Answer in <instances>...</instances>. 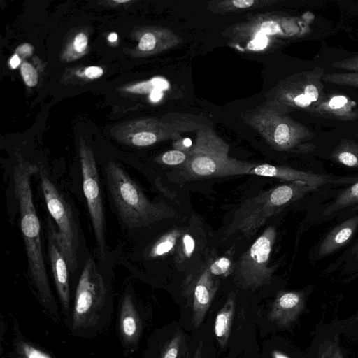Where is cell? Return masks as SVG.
<instances>
[{"mask_svg": "<svg viewBox=\"0 0 358 358\" xmlns=\"http://www.w3.org/2000/svg\"><path fill=\"white\" fill-rule=\"evenodd\" d=\"M144 329V320L131 291L122 294L118 308L117 332L123 352L129 355L137 350Z\"/></svg>", "mask_w": 358, "mask_h": 358, "instance_id": "obj_12", "label": "cell"}, {"mask_svg": "<svg viewBox=\"0 0 358 358\" xmlns=\"http://www.w3.org/2000/svg\"><path fill=\"white\" fill-rule=\"evenodd\" d=\"M157 141V135L149 131L138 132L134 135L131 139L132 143L137 146H148L154 144Z\"/></svg>", "mask_w": 358, "mask_h": 358, "instance_id": "obj_30", "label": "cell"}, {"mask_svg": "<svg viewBox=\"0 0 358 358\" xmlns=\"http://www.w3.org/2000/svg\"><path fill=\"white\" fill-rule=\"evenodd\" d=\"M202 349H203V343L200 342V343L199 344V345L197 346V348L194 352L193 358H203Z\"/></svg>", "mask_w": 358, "mask_h": 358, "instance_id": "obj_40", "label": "cell"}, {"mask_svg": "<svg viewBox=\"0 0 358 358\" xmlns=\"http://www.w3.org/2000/svg\"><path fill=\"white\" fill-rule=\"evenodd\" d=\"M202 234L199 222L192 221L187 227L183 228L174 253V261L178 268H182L199 252L200 243L204 240Z\"/></svg>", "mask_w": 358, "mask_h": 358, "instance_id": "obj_16", "label": "cell"}, {"mask_svg": "<svg viewBox=\"0 0 358 358\" xmlns=\"http://www.w3.org/2000/svg\"><path fill=\"white\" fill-rule=\"evenodd\" d=\"M113 296L92 259L89 258L79 277L66 326L71 335L93 338L105 333L113 315Z\"/></svg>", "mask_w": 358, "mask_h": 358, "instance_id": "obj_2", "label": "cell"}, {"mask_svg": "<svg viewBox=\"0 0 358 358\" xmlns=\"http://www.w3.org/2000/svg\"><path fill=\"white\" fill-rule=\"evenodd\" d=\"M218 287L219 280L210 273L206 262L199 270L194 283L192 324L194 328L202 323Z\"/></svg>", "mask_w": 358, "mask_h": 358, "instance_id": "obj_13", "label": "cell"}, {"mask_svg": "<svg viewBox=\"0 0 358 358\" xmlns=\"http://www.w3.org/2000/svg\"><path fill=\"white\" fill-rule=\"evenodd\" d=\"M276 236L275 227H267L241 255L235 266V278L243 288L255 289L271 282L277 268L268 266Z\"/></svg>", "mask_w": 358, "mask_h": 358, "instance_id": "obj_7", "label": "cell"}, {"mask_svg": "<svg viewBox=\"0 0 358 358\" xmlns=\"http://www.w3.org/2000/svg\"><path fill=\"white\" fill-rule=\"evenodd\" d=\"M21 74L24 83L29 87H34L38 82V74L35 68L28 62H24L21 66Z\"/></svg>", "mask_w": 358, "mask_h": 358, "instance_id": "obj_29", "label": "cell"}, {"mask_svg": "<svg viewBox=\"0 0 358 358\" xmlns=\"http://www.w3.org/2000/svg\"><path fill=\"white\" fill-rule=\"evenodd\" d=\"M358 228V215L334 227L321 241L317 251L320 257H326L347 243Z\"/></svg>", "mask_w": 358, "mask_h": 358, "instance_id": "obj_17", "label": "cell"}, {"mask_svg": "<svg viewBox=\"0 0 358 358\" xmlns=\"http://www.w3.org/2000/svg\"><path fill=\"white\" fill-rule=\"evenodd\" d=\"M189 154L178 150H169L163 153L159 157V162L167 166H183L187 161Z\"/></svg>", "mask_w": 358, "mask_h": 358, "instance_id": "obj_27", "label": "cell"}, {"mask_svg": "<svg viewBox=\"0 0 358 358\" xmlns=\"http://www.w3.org/2000/svg\"><path fill=\"white\" fill-rule=\"evenodd\" d=\"M301 296L296 292H280L274 300L268 319L279 324H287L293 315V311L298 308Z\"/></svg>", "mask_w": 358, "mask_h": 358, "instance_id": "obj_18", "label": "cell"}, {"mask_svg": "<svg viewBox=\"0 0 358 358\" xmlns=\"http://www.w3.org/2000/svg\"><path fill=\"white\" fill-rule=\"evenodd\" d=\"M83 187L86 199L96 245L103 259L107 250L105 217L98 170L91 150L82 145L80 149Z\"/></svg>", "mask_w": 358, "mask_h": 358, "instance_id": "obj_10", "label": "cell"}, {"mask_svg": "<svg viewBox=\"0 0 358 358\" xmlns=\"http://www.w3.org/2000/svg\"><path fill=\"white\" fill-rule=\"evenodd\" d=\"M329 158L335 163L358 168V143L352 139H342L333 150Z\"/></svg>", "mask_w": 358, "mask_h": 358, "instance_id": "obj_22", "label": "cell"}, {"mask_svg": "<svg viewBox=\"0 0 358 358\" xmlns=\"http://www.w3.org/2000/svg\"><path fill=\"white\" fill-rule=\"evenodd\" d=\"M235 304L236 295L234 292H231L215 317L214 332L222 348L227 344L229 340L235 312Z\"/></svg>", "mask_w": 358, "mask_h": 358, "instance_id": "obj_19", "label": "cell"}, {"mask_svg": "<svg viewBox=\"0 0 358 358\" xmlns=\"http://www.w3.org/2000/svg\"><path fill=\"white\" fill-rule=\"evenodd\" d=\"M48 250L64 320L67 326L71 315L72 302L69 280V266L60 245L57 227L47 220Z\"/></svg>", "mask_w": 358, "mask_h": 358, "instance_id": "obj_11", "label": "cell"}, {"mask_svg": "<svg viewBox=\"0 0 358 358\" xmlns=\"http://www.w3.org/2000/svg\"><path fill=\"white\" fill-rule=\"evenodd\" d=\"M129 0H122V1L115 0V1H114V2L118 3H127V2H129Z\"/></svg>", "mask_w": 358, "mask_h": 358, "instance_id": "obj_44", "label": "cell"}, {"mask_svg": "<svg viewBox=\"0 0 358 358\" xmlns=\"http://www.w3.org/2000/svg\"><path fill=\"white\" fill-rule=\"evenodd\" d=\"M324 74V69L316 66L287 79L280 90V111L299 108L315 115L327 94L322 83Z\"/></svg>", "mask_w": 358, "mask_h": 358, "instance_id": "obj_9", "label": "cell"}, {"mask_svg": "<svg viewBox=\"0 0 358 358\" xmlns=\"http://www.w3.org/2000/svg\"><path fill=\"white\" fill-rule=\"evenodd\" d=\"M182 230L176 227L162 234L150 247L148 257L158 258L175 253Z\"/></svg>", "mask_w": 358, "mask_h": 358, "instance_id": "obj_21", "label": "cell"}, {"mask_svg": "<svg viewBox=\"0 0 358 358\" xmlns=\"http://www.w3.org/2000/svg\"><path fill=\"white\" fill-rule=\"evenodd\" d=\"M316 189L304 182L294 181L260 192L239 206L224 238H228L236 233L246 238L252 236L268 218Z\"/></svg>", "mask_w": 358, "mask_h": 358, "instance_id": "obj_3", "label": "cell"}, {"mask_svg": "<svg viewBox=\"0 0 358 358\" xmlns=\"http://www.w3.org/2000/svg\"><path fill=\"white\" fill-rule=\"evenodd\" d=\"M162 97V92L159 90H153L150 95V99L152 101H159Z\"/></svg>", "mask_w": 358, "mask_h": 358, "instance_id": "obj_38", "label": "cell"}, {"mask_svg": "<svg viewBox=\"0 0 358 358\" xmlns=\"http://www.w3.org/2000/svg\"><path fill=\"white\" fill-rule=\"evenodd\" d=\"M358 203V181L342 190L334 201L324 211V215H331L345 208Z\"/></svg>", "mask_w": 358, "mask_h": 358, "instance_id": "obj_23", "label": "cell"}, {"mask_svg": "<svg viewBox=\"0 0 358 358\" xmlns=\"http://www.w3.org/2000/svg\"><path fill=\"white\" fill-rule=\"evenodd\" d=\"M117 39V35L115 33H111L108 36V41L110 42H115Z\"/></svg>", "mask_w": 358, "mask_h": 358, "instance_id": "obj_42", "label": "cell"}, {"mask_svg": "<svg viewBox=\"0 0 358 358\" xmlns=\"http://www.w3.org/2000/svg\"><path fill=\"white\" fill-rule=\"evenodd\" d=\"M87 37L83 33L77 34L73 43L76 50L79 52L84 51L87 45Z\"/></svg>", "mask_w": 358, "mask_h": 358, "instance_id": "obj_34", "label": "cell"}, {"mask_svg": "<svg viewBox=\"0 0 358 358\" xmlns=\"http://www.w3.org/2000/svg\"><path fill=\"white\" fill-rule=\"evenodd\" d=\"M206 262L210 273L214 277H227L235 270L232 254L229 251L219 257H215L211 254Z\"/></svg>", "mask_w": 358, "mask_h": 358, "instance_id": "obj_24", "label": "cell"}, {"mask_svg": "<svg viewBox=\"0 0 358 358\" xmlns=\"http://www.w3.org/2000/svg\"><path fill=\"white\" fill-rule=\"evenodd\" d=\"M231 6L237 9H245L253 6L256 3L254 0H234L229 1Z\"/></svg>", "mask_w": 358, "mask_h": 358, "instance_id": "obj_35", "label": "cell"}, {"mask_svg": "<svg viewBox=\"0 0 358 358\" xmlns=\"http://www.w3.org/2000/svg\"><path fill=\"white\" fill-rule=\"evenodd\" d=\"M352 255L358 259V242H357L352 248Z\"/></svg>", "mask_w": 358, "mask_h": 358, "instance_id": "obj_41", "label": "cell"}, {"mask_svg": "<svg viewBox=\"0 0 358 358\" xmlns=\"http://www.w3.org/2000/svg\"><path fill=\"white\" fill-rule=\"evenodd\" d=\"M315 116L324 118L351 121L358 119L356 103L348 96L327 93L324 101L317 109Z\"/></svg>", "mask_w": 358, "mask_h": 358, "instance_id": "obj_15", "label": "cell"}, {"mask_svg": "<svg viewBox=\"0 0 358 358\" xmlns=\"http://www.w3.org/2000/svg\"><path fill=\"white\" fill-rule=\"evenodd\" d=\"M166 87V83L165 80L155 78L150 80L139 83L131 85L126 88L125 90L133 93H150L155 90H162Z\"/></svg>", "mask_w": 358, "mask_h": 358, "instance_id": "obj_26", "label": "cell"}, {"mask_svg": "<svg viewBox=\"0 0 358 358\" xmlns=\"http://www.w3.org/2000/svg\"><path fill=\"white\" fill-rule=\"evenodd\" d=\"M156 45V37L150 32L145 33L141 37L138 48L142 51H150L152 50Z\"/></svg>", "mask_w": 358, "mask_h": 358, "instance_id": "obj_32", "label": "cell"}, {"mask_svg": "<svg viewBox=\"0 0 358 358\" xmlns=\"http://www.w3.org/2000/svg\"><path fill=\"white\" fill-rule=\"evenodd\" d=\"M356 136L358 137V134H357Z\"/></svg>", "mask_w": 358, "mask_h": 358, "instance_id": "obj_45", "label": "cell"}, {"mask_svg": "<svg viewBox=\"0 0 358 358\" xmlns=\"http://www.w3.org/2000/svg\"><path fill=\"white\" fill-rule=\"evenodd\" d=\"M278 110L263 112L253 118L252 124L268 143L279 151L309 152L315 149L311 142L315 134Z\"/></svg>", "mask_w": 358, "mask_h": 358, "instance_id": "obj_6", "label": "cell"}, {"mask_svg": "<svg viewBox=\"0 0 358 358\" xmlns=\"http://www.w3.org/2000/svg\"><path fill=\"white\" fill-rule=\"evenodd\" d=\"M17 52L22 57H29L33 52V47L29 43H24L17 48Z\"/></svg>", "mask_w": 358, "mask_h": 358, "instance_id": "obj_37", "label": "cell"}, {"mask_svg": "<svg viewBox=\"0 0 358 358\" xmlns=\"http://www.w3.org/2000/svg\"><path fill=\"white\" fill-rule=\"evenodd\" d=\"M85 76L89 78H97L102 76L103 69L99 66H92L87 67L85 71Z\"/></svg>", "mask_w": 358, "mask_h": 358, "instance_id": "obj_36", "label": "cell"}, {"mask_svg": "<svg viewBox=\"0 0 358 358\" xmlns=\"http://www.w3.org/2000/svg\"><path fill=\"white\" fill-rule=\"evenodd\" d=\"M260 32L264 34H277L280 32V27L276 22L267 20L261 24Z\"/></svg>", "mask_w": 358, "mask_h": 358, "instance_id": "obj_33", "label": "cell"}, {"mask_svg": "<svg viewBox=\"0 0 358 358\" xmlns=\"http://www.w3.org/2000/svg\"><path fill=\"white\" fill-rule=\"evenodd\" d=\"M35 169L20 164L13 173V184L20 213V227L26 248L28 271L35 294L45 311L55 322L60 319L58 305L49 283L41 241V226L33 200L31 177Z\"/></svg>", "mask_w": 358, "mask_h": 358, "instance_id": "obj_1", "label": "cell"}, {"mask_svg": "<svg viewBox=\"0 0 358 358\" xmlns=\"http://www.w3.org/2000/svg\"><path fill=\"white\" fill-rule=\"evenodd\" d=\"M182 341L181 333H176L164 345L159 358H178Z\"/></svg>", "mask_w": 358, "mask_h": 358, "instance_id": "obj_28", "label": "cell"}, {"mask_svg": "<svg viewBox=\"0 0 358 358\" xmlns=\"http://www.w3.org/2000/svg\"><path fill=\"white\" fill-rule=\"evenodd\" d=\"M322 80L337 85L358 87V72L324 73Z\"/></svg>", "mask_w": 358, "mask_h": 358, "instance_id": "obj_25", "label": "cell"}, {"mask_svg": "<svg viewBox=\"0 0 358 358\" xmlns=\"http://www.w3.org/2000/svg\"><path fill=\"white\" fill-rule=\"evenodd\" d=\"M249 174L275 178L286 182L302 181L315 188L334 182L332 177L328 175L312 173L289 166L269 164L255 165Z\"/></svg>", "mask_w": 358, "mask_h": 358, "instance_id": "obj_14", "label": "cell"}, {"mask_svg": "<svg viewBox=\"0 0 358 358\" xmlns=\"http://www.w3.org/2000/svg\"><path fill=\"white\" fill-rule=\"evenodd\" d=\"M41 187L50 216L56 223L57 236L69 272L77 268L78 230L69 206L46 173H40Z\"/></svg>", "mask_w": 358, "mask_h": 358, "instance_id": "obj_8", "label": "cell"}, {"mask_svg": "<svg viewBox=\"0 0 358 358\" xmlns=\"http://www.w3.org/2000/svg\"><path fill=\"white\" fill-rule=\"evenodd\" d=\"M13 352L12 358H56L40 346L27 340L20 331L17 322H14Z\"/></svg>", "mask_w": 358, "mask_h": 358, "instance_id": "obj_20", "label": "cell"}, {"mask_svg": "<svg viewBox=\"0 0 358 358\" xmlns=\"http://www.w3.org/2000/svg\"><path fill=\"white\" fill-rule=\"evenodd\" d=\"M106 178L118 214L129 227L148 226L176 217V213L166 205L151 202L137 183L117 164H108Z\"/></svg>", "mask_w": 358, "mask_h": 358, "instance_id": "obj_4", "label": "cell"}, {"mask_svg": "<svg viewBox=\"0 0 358 358\" xmlns=\"http://www.w3.org/2000/svg\"><path fill=\"white\" fill-rule=\"evenodd\" d=\"M331 66L352 72H358V55L334 62L331 64Z\"/></svg>", "mask_w": 358, "mask_h": 358, "instance_id": "obj_31", "label": "cell"}, {"mask_svg": "<svg viewBox=\"0 0 358 358\" xmlns=\"http://www.w3.org/2000/svg\"><path fill=\"white\" fill-rule=\"evenodd\" d=\"M274 358H288V357L285 356L284 355L280 354V353L275 352L274 354Z\"/></svg>", "mask_w": 358, "mask_h": 358, "instance_id": "obj_43", "label": "cell"}, {"mask_svg": "<svg viewBox=\"0 0 358 358\" xmlns=\"http://www.w3.org/2000/svg\"><path fill=\"white\" fill-rule=\"evenodd\" d=\"M10 66L13 69L17 68L20 64V59L18 55H14L10 60Z\"/></svg>", "mask_w": 358, "mask_h": 358, "instance_id": "obj_39", "label": "cell"}, {"mask_svg": "<svg viewBox=\"0 0 358 358\" xmlns=\"http://www.w3.org/2000/svg\"><path fill=\"white\" fill-rule=\"evenodd\" d=\"M229 146L220 139L200 136L180 166V176L186 181L249 174L255 164L228 156Z\"/></svg>", "mask_w": 358, "mask_h": 358, "instance_id": "obj_5", "label": "cell"}]
</instances>
